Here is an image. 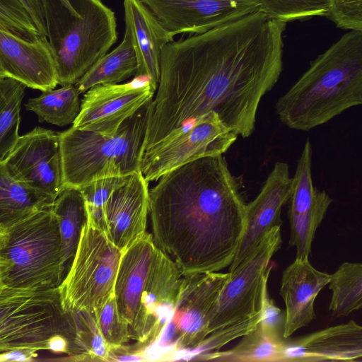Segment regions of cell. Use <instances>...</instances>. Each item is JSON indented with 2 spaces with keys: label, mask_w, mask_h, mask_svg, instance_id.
<instances>
[{
  "label": "cell",
  "mask_w": 362,
  "mask_h": 362,
  "mask_svg": "<svg viewBox=\"0 0 362 362\" xmlns=\"http://www.w3.org/2000/svg\"><path fill=\"white\" fill-rule=\"evenodd\" d=\"M286 362L362 361V327L354 320L294 339Z\"/></svg>",
  "instance_id": "cell-20"
},
{
  "label": "cell",
  "mask_w": 362,
  "mask_h": 362,
  "mask_svg": "<svg viewBox=\"0 0 362 362\" xmlns=\"http://www.w3.org/2000/svg\"><path fill=\"white\" fill-rule=\"evenodd\" d=\"M37 351L33 349H15L0 353V362L3 361H33L37 356Z\"/></svg>",
  "instance_id": "cell-39"
},
{
  "label": "cell",
  "mask_w": 362,
  "mask_h": 362,
  "mask_svg": "<svg viewBox=\"0 0 362 362\" xmlns=\"http://www.w3.org/2000/svg\"><path fill=\"white\" fill-rule=\"evenodd\" d=\"M362 103V31H349L311 62L275 110L288 128L309 131Z\"/></svg>",
  "instance_id": "cell-3"
},
{
  "label": "cell",
  "mask_w": 362,
  "mask_h": 362,
  "mask_svg": "<svg viewBox=\"0 0 362 362\" xmlns=\"http://www.w3.org/2000/svg\"><path fill=\"white\" fill-rule=\"evenodd\" d=\"M260 10L269 17L287 23L313 16H327L330 0H259Z\"/></svg>",
  "instance_id": "cell-31"
},
{
  "label": "cell",
  "mask_w": 362,
  "mask_h": 362,
  "mask_svg": "<svg viewBox=\"0 0 362 362\" xmlns=\"http://www.w3.org/2000/svg\"><path fill=\"white\" fill-rule=\"evenodd\" d=\"M62 334L83 354L74 311L66 310L58 288L47 290L5 287L0 292V353L15 349L47 350L48 339Z\"/></svg>",
  "instance_id": "cell-7"
},
{
  "label": "cell",
  "mask_w": 362,
  "mask_h": 362,
  "mask_svg": "<svg viewBox=\"0 0 362 362\" xmlns=\"http://www.w3.org/2000/svg\"><path fill=\"white\" fill-rule=\"evenodd\" d=\"M150 101L126 119L113 135L72 126L59 133L65 188L81 189L98 179L141 171Z\"/></svg>",
  "instance_id": "cell-5"
},
{
  "label": "cell",
  "mask_w": 362,
  "mask_h": 362,
  "mask_svg": "<svg viewBox=\"0 0 362 362\" xmlns=\"http://www.w3.org/2000/svg\"><path fill=\"white\" fill-rule=\"evenodd\" d=\"M182 278L176 264L158 248L141 299L137 342L142 347L156 342L171 320Z\"/></svg>",
  "instance_id": "cell-16"
},
{
  "label": "cell",
  "mask_w": 362,
  "mask_h": 362,
  "mask_svg": "<svg viewBox=\"0 0 362 362\" xmlns=\"http://www.w3.org/2000/svg\"><path fill=\"white\" fill-rule=\"evenodd\" d=\"M0 259L6 287L58 288L65 269L58 223L52 206L34 213L0 234Z\"/></svg>",
  "instance_id": "cell-6"
},
{
  "label": "cell",
  "mask_w": 362,
  "mask_h": 362,
  "mask_svg": "<svg viewBox=\"0 0 362 362\" xmlns=\"http://www.w3.org/2000/svg\"><path fill=\"white\" fill-rule=\"evenodd\" d=\"M151 233H144L123 250L114 296L120 318L129 326L131 339L138 341L141 299L156 254Z\"/></svg>",
  "instance_id": "cell-18"
},
{
  "label": "cell",
  "mask_w": 362,
  "mask_h": 362,
  "mask_svg": "<svg viewBox=\"0 0 362 362\" xmlns=\"http://www.w3.org/2000/svg\"><path fill=\"white\" fill-rule=\"evenodd\" d=\"M229 277L230 272H219L183 276L171 320L158 340L144 350L156 347L158 351L154 356L162 350L159 360L177 359L178 352L183 351L195 352L209 334L214 305Z\"/></svg>",
  "instance_id": "cell-9"
},
{
  "label": "cell",
  "mask_w": 362,
  "mask_h": 362,
  "mask_svg": "<svg viewBox=\"0 0 362 362\" xmlns=\"http://www.w3.org/2000/svg\"><path fill=\"white\" fill-rule=\"evenodd\" d=\"M286 26L259 9L165 45L144 146L153 148L211 112L235 134L249 137L260 101L283 69Z\"/></svg>",
  "instance_id": "cell-1"
},
{
  "label": "cell",
  "mask_w": 362,
  "mask_h": 362,
  "mask_svg": "<svg viewBox=\"0 0 362 362\" xmlns=\"http://www.w3.org/2000/svg\"><path fill=\"white\" fill-rule=\"evenodd\" d=\"M281 227L270 230L238 267L230 272L214 305L209 332L249 320L263 310L270 261L281 245Z\"/></svg>",
  "instance_id": "cell-10"
},
{
  "label": "cell",
  "mask_w": 362,
  "mask_h": 362,
  "mask_svg": "<svg viewBox=\"0 0 362 362\" xmlns=\"http://www.w3.org/2000/svg\"><path fill=\"white\" fill-rule=\"evenodd\" d=\"M148 182L141 171L129 175L109 197L105 209V233L124 250L146 233L148 214Z\"/></svg>",
  "instance_id": "cell-19"
},
{
  "label": "cell",
  "mask_w": 362,
  "mask_h": 362,
  "mask_svg": "<svg viewBox=\"0 0 362 362\" xmlns=\"http://www.w3.org/2000/svg\"><path fill=\"white\" fill-rule=\"evenodd\" d=\"M25 88V85L13 78H0V162L5 160L19 137Z\"/></svg>",
  "instance_id": "cell-29"
},
{
  "label": "cell",
  "mask_w": 362,
  "mask_h": 362,
  "mask_svg": "<svg viewBox=\"0 0 362 362\" xmlns=\"http://www.w3.org/2000/svg\"><path fill=\"white\" fill-rule=\"evenodd\" d=\"M329 310L335 317L348 316L362 307V264L344 262L331 275Z\"/></svg>",
  "instance_id": "cell-28"
},
{
  "label": "cell",
  "mask_w": 362,
  "mask_h": 362,
  "mask_svg": "<svg viewBox=\"0 0 362 362\" xmlns=\"http://www.w3.org/2000/svg\"><path fill=\"white\" fill-rule=\"evenodd\" d=\"M123 4L125 24L131 32L137 59L134 78H147L157 88L161 49L173 37L140 0H124Z\"/></svg>",
  "instance_id": "cell-22"
},
{
  "label": "cell",
  "mask_w": 362,
  "mask_h": 362,
  "mask_svg": "<svg viewBox=\"0 0 362 362\" xmlns=\"http://www.w3.org/2000/svg\"><path fill=\"white\" fill-rule=\"evenodd\" d=\"M241 337L230 349L204 354L197 359L218 362H286L288 345L284 330L263 318L254 329Z\"/></svg>",
  "instance_id": "cell-23"
},
{
  "label": "cell",
  "mask_w": 362,
  "mask_h": 362,
  "mask_svg": "<svg viewBox=\"0 0 362 362\" xmlns=\"http://www.w3.org/2000/svg\"><path fill=\"white\" fill-rule=\"evenodd\" d=\"M0 30L30 41L42 36L20 0H0Z\"/></svg>",
  "instance_id": "cell-34"
},
{
  "label": "cell",
  "mask_w": 362,
  "mask_h": 362,
  "mask_svg": "<svg viewBox=\"0 0 362 362\" xmlns=\"http://www.w3.org/2000/svg\"><path fill=\"white\" fill-rule=\"evenodd\" d=\"M292 185L288 165L276 162L258 195L251 202L245 204V228L229 272L251 254L270 230L281 227L283 223L281 209L289 201Z\"/></svg>",
  "instance_id": "cell-15"
},
{
  "label": "cell",
  "mask_w": 362,
  "mask_h": 362,
  "mask_svg": "<svg viewBox=\"0 0 362 362\" xmlns=\"http://www.w3.org/2000/svg\"><path fill=\"white\" fill-rule=\"evenodd\" d=\"M327 17L350 31H362V0H330Z\"/></svg>",
  "instance_id": "cell-37"
},
{
  "label": "cell",
  "mask_w": 362,
  "mask_h": 362,
  "mask_svg": "<svg viewBox=\"0 0 362 362\" xmlns=\"http://www.w3.org/2000/svg\"><path fill=\"white\" fill-rule=\"evenodd\" d=\"M262 318V311L249 320L228 325L212 332L195 351L193 357L197 358L219 351L232 340L241 337L254 329Z\"/></svg>",
  "instance_id": "cell-36"
},
{
  "label": "cell",
  "mask_w": 362,
  "mask_h": 362,
  "mask_svg": "<svg viewBox=\"0 0 362 362\" xmlns=\"http://www.w3.org/2000/svg\"><path fill=\"white\" fill-rule=\"evenodd\" d=\"M331 274L314 268L309 259L295 260L283 272L279 294L286 305L284 337H289L316 318L314 303Z\"/></svg>",
  "instance_id": "cell-21"
},
{
  "label": "cell",
  "mask_w": 362,
  "mask_h": 362,
  "mask_svg": "<svg viewBox=\"0 0 362 362\" xmlns=\"http://www.w3.org/2000/svg\"><path fill=\"white\" fill-rule=\"evenodd\" d=\"M123 250L100 228L86 221L74 258L58 286L67 311H93L114 295Z\"/></svg>",
  "instance_id": "cell-8"
},
{
  "label": "cell",
  "mask_w": 362,
  "mask_h": 362,
  "mask_svg": "<svg viewBox=\"0 0 362 362\" xmlns=\"http://www.w3.org/2000/svg\"><path fill=\"white\" fill-rule=\"evenodd\" d=\"M174 37L200 34L260 8L259 0H140Z\"/></svg>",
  "instance_id": "cell-14"
},
{
  "label": "cell",
  "mask_w": 362,
  "mask_h": 362,
  "mask_svg": "<svg viewBox=\"0 0 362 362\" xmlns=\"http://www.w3.org/2000/svg\"><path fill=\"white\" fill-rule=\"evenodd\" d=\"M3 162L15 180L54 201L65 189L59 133L36 127L19 136Z\"/></svg>",
  "instance_id": "cell-12"
},
{
  "label": "cell",
  "mask_w": 362,
  "mask_h": 362,
  "mask_svg": "<svg viewBox=\"0 0 362 362\" xmlns=\"http://www.w3.org/2000/svg\"><path fill=\"white\" fill-rule=\"evenodd\" d=\"M52 209L58 223L66 270L74 258L82 228L88 220L85 199L81 189L66 187L57 196Z\"/></svg>",
  "instance_id": "cell-26"
},
{
  "label": "cell",
  "mask_w": 362,
  "mask_h": 362,
  "mask_svg": "<svg viewBox=\"0 0 362 362\" xmlns=\"http://www.w3.org/2000/svg\"><path fill=\"white\" fill-rule=\"evenodd\" d=\"M129 176L110 177L94 180L80 189L88 214L87 221L105 232V209L111 193L124 184Z\"/></svg>",
  "instance_id": "cell-32"
},
{
  "label": "cell",
  "mask_w": 362,
  "mask_h": 362,
  "mask_svg": "<svg viewBox=\"0 0 362 362\" xmlns=\"http://www.w3.org/2000/svg\"><path fill=\"white\" fill-rule=\"evenodd\" d=\"M237 138L216 112H209L171 139L144 152L140 170L147 182L157 181L169 171L197 159L223 155Z\"/></svg>",
  "instance_id": "cell-11"
},
{
  "label": "cell",
  "mask_w": 362,
  "mask_h": 362,
  "mask_svg": "<svg viewBox=\"0 0 362 362\" xmlns=\"http://www.w3.org/2000/svg\"><path fill=\"white\" fill-rule=\"evenodd\" d=\"M54 200L15 180L0 162V234L34 213L52 206Z\"/></svg>",
  "instance_id": "cell-24"
},
{
  "label": "cell",
  "mask_w": 362,
  "mask_h": 362,
  "mask_svg": "<svg viewBox=\"0 0 362 362\" xmlns=\"http://www.w3.org/2000/svg\"><path fill=\"white\" fill-rule=\"evenodd\" d=\"M4 268L2 261L0 259V292L6 287L4 283Z\"/></svg>",
  "instance_id": "cell-40"
},
{
  "label": "cell",
  "mask_w": 362,
  "mask_h": 362,
  "mask_svg": "<svg viewBox=\"0 0 362 362\" xmlns=\"http://www.w3.org/2000/svg\"><path fill=\"white\" fill-rule=\"evenodd\" d=\"M2 76L42 91L58 85L54 59L47 37L30 41L0 30Z\"/></svg>",
  "instance_id": "cell-17"
},
{
  "label": "cell",
  "mask_w": 362,
  "mask_h": 362,
  "mask_svg": "<svg viewBox=\"0 0 362 362\" xmlns=\"http://www.w3.org/2000/svg\"><path fill=\"white\" fill-rule=\"evenodd\" d=\"M156 90L147 78H134L122 84L95 86L84 94L72 127L113 135L126 119L153 99Z\"/></svg>",
  "instance_id": "cell-13"
},
{
  "label": "cell",
  "mask_w": 362,
  "mask_h": 362,
  "mask_svg": "<svg viewBox=\"0 0 362 362\" xmlns=\"http://www.w3.org/2000/svg\"><path fill=\"white\" fill-rule=\"evenodd\" d=\"M158 180L148 192L156 246L182 276L230 266L245 228V203L226 158H199Z\"/></svg>",
  "instance_id": "cell-2"
},
{
  "label": "cell",
  "mask_w": 362,
  "mask_h": 362,
  "mask_svg": "<svg viewBox=\"0 0 362 362\" xmlns=\"http://www.w3.org/2000/svg\"><path fill=\"white\" fill-rule=\"evenodd\" d=\"M137 59L129 28L126 26L122 42L95 62L74 84L79 94L100 84H117L134 76Z\"/></svg>",
  "instance_id": "cell-25"
},
{
  "label": "cell",
  "mask_w": 362,
  "mask_h": 362,
  "mask_svg": "<svg viewBox=\"0 0 362 362\" xmlns=\"http://www.w3.org/2000/svg\"><path fill=\"white\" fill-rule=\"evenodd\" d=\"M332 199L324 190L315 204L308 211L288 216L291 234L289 247L296 249V259H309L312 243L317 229L322 221Z\"/></svg>",
  "instance_id": "cell-30"
},
{
  "label": "cell",
  "mask_w": 362,
  "mask_h": 362,
  "mask_svg": "<svg viewBox=\"0 0 362 362\" xmlns=\"http://www.w3.org/2000/svg\"><path fill=\"white\" fill-rule=\"evenodd\" d=\"M74 312L81 349L89 361H108L110 348L100 333L93 311Z\"/></svg>",
  "instance_id": "cell-33"
},
{
  "label": "cell",
  "mask_w": 362,
  "mask_h": 362,
  "mask_svg": "<svg viewBox=\"0 0 362 362\" xmlns=\"http://www.w3.org/2000/svg\"><path fill=\"white\" fill-rule=\"evenodd\" d=\"M25 7L40 34L47 37L45 22L41 0H20Z\"/></svg>",
  "instance_id": "cell-38"
},
{
  "label": "cell",
  "mask_w": 362,
  "mask_h": 362,
  "mask_svg": "<svg viewBox=\"0 0 362 362\" xmlns=\"http://www.w3.org/2000/svg\"><path fill=\"white\" fill-rule=\"evenodd\" d=\"M79 93L74 85L42 91L30 98L25 105L27 110L35 112L41 121L63 127L73 124L78 116L81 102Z\"/></svg>",
  "instance_id": "cell-27"
},
{
  "label": "cell",
  "mask_w": 362,
  "mask_h": 362,
  "mask_svg": "<svg viewBox=\"0 0 362 362\" xmlns=\"http://www.w3.org/2000/svg\"><path fill=\"white\" fill-rule=\"evenodd\" d=\"M1 77H3V76H2L1 71V69H0V78H1Z\"/></svg>",
  "instance_id": "cell-41"
},
{
  "label": "cell",
  "mask_w": 362,
  "mask_h": 362,
  "mask_svg": "<svg viewBox=\"0 0 362 362\" xmlns=\"http://www.w3.org/2000/svg\"><path fill=\"white\" fill-rule=\"evenodd\" d=\"M93 313L100 333L110 349L125 345L132 339L128 325L119 315L114 295Z\"/></svg>",
  "instance_id": "cell-35"
},
{
  "label": "cell",
  "mask_w": 362,
  "mask_h": 362,
  "mask_svg": "<svg viewBox=\"0 0 362 362\" xmlns=\"http://www.w3.org/2000/svg\"><path fill=\"white\" fill-rule=\"evenodd\" d=\"M58 84L74 85L117 40L114 12L101 0H41Z\"/></svg>",
  "instance_id": "cell-4"
}]
</instances>
